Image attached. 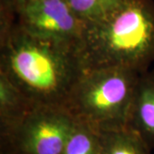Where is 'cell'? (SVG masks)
<instances>
[{
	"label": "cell",
	"instance_id": "obj_1",
	"mask_svg": "<svg viewBox=\"0 0 154 154\" xmlns=\"http://www.w3.org/2000/svg\"><path fill=\"white\" fill-rule=\"evenodd\" d=\"M0 12V71L33 106L66 108L82 72L76 49L26 32L8 6L1 5Z\"/></svg>",
	"mask_w": 154,
	"mask_h": 154
},
{
	"label": "cell",
	"instance_id": "obj_2",
	"mask_svg": "<svg viewBox=\"0 0 154 154\" xmlns=\"http://www.w3.org/2000/svg\"><path fill=\"white\" fill-rule=\"evenodd\" d=\"M76 51L82 69L122 67L147 71L154 62V1L118 0L83 22Z\"/></svg>",
	"mask_w": 154,
	"mask_h": 154
},
{
	"label": "cell",
	"instance_id": "obj_3",
	"mask_svg": "<svg viewBox=\"0 0 154 154\" xmlns=\"http://www.w3.org/2000/svg\"><path fill=\"white\" fill-rule=\"evenodd\" d=\"M140 74L122 67L82 69L66 109L98 131L125 128Z\"/></svg>",
	"mask_w": 154,
	"mask_h": 154
},
{
	"label": "cell",
	"instance_id": "obj_4",
	"mask_svg": "<svg viewBox=\"0 0 154 154\" xmlns=\"http://www.w3.org/2000/svg\"><path fill=\"white\" fill-rule=\"evenodd\" d=\"M75 122L64 107L33 106L1 137V154H62Z\"/></svg>",
	"mask_w": 154,
	"mask_h": 154
},
{
	"label": "cell",
	"instance_id": "obj_5",
	"mask_svg": "<svg viewBox=\"0 0 154 154\" xmlns=\"http://www.w3.org/2000/svg\"><path fill=\"white\" fill-rule=\"evenodd\" d=\"M15 21L35 37L75 49L83 27L65 0H28L16 9Z\"/></svg>",
	"mask_w": 154,
	"mask_h": 154
},
{
	"label": "cell",
	"instance_id": "obj_6",
	"mask_svg": "<svg viewBox=\"0 0 154 154\" xmlns=\"http://www.w3.org/2000/svg\"><path fill=\"white\" fill-rule=\"evenodd\" d=\"M127 127L154 150V71L147 70L139 76Z\"/></svg>",
	"mask_w": 154,
	"mask_h": 154
},
{
	"label": "cell",
	"instance_id": "obj_7",
	"mask_svg": "<svg viewBox=\"0 0 154 154\" xmlns=\"http://www.w3.org/2000/svg\"><path fill=\"white\" fill-rule=\"evenodd\" d=\"M33 105L0 71V135L5 137L22 121Z\"/></svg>",
	"mask_w": 154,
	"mask_h": 154
},
{
	"label": "cell",
	"instance_id": "obj_8",
	"mask_svg": "<svg viewBox=\"0 0 154 154\" xmlns=\"http://www.w3.org/2000/svg\"><path fill=\"white\" fill-rule=\"evenodd\" d=\"M100 154H152V149L128 127L99 131Z\"/></svg>",
	"mask_w": 154,
	"mask_h": 154
},
{
	"label": "cell",
	"instance_id": "obj_9",
	"mask_svg": "<svg viewBox=\"0 0 154 154\" xmlns=\"http://www.w3.org/2000/svg\"><path fill=\"white\" fill-rule=\"evenodd\" d=\"M99 132L89 124L75 119L62 154H100Z\"/></svg>",
	"mask_w": 154,
	"mask_h": 154
},
{
	"label": "cell",
	"instance_id": "obj_10",
	"mask_svg": "<svg viewBox=\"0 0 154 154\" xmlns=\"http://www.w3.org/2000/svg\"><path fill=\"white\" fill-rule=\"evenodd\" d=\"M118 0H65L79 20L86 22L99 17Z\"/></svg>",
	"mask_w": 154,
	"mask_h": 154
},
{
	"label": "cell",
	"instance_id": "obj_11",
	"mask_svg": "<svg viewBox=\"0 0 154 154\" xmlns=\"http://www.w3.org/2000/svg\"><path fill=\"white\" fill-rule=\"evenodd\" d=\"M28 0H1V2H4V3H5L7 5L11 6L13 9H15V11H16L17 7L22 5V4H24Z\"/></svg>",
	"mask_w": 154,
	"mask_h": 154
}]
</instances>
